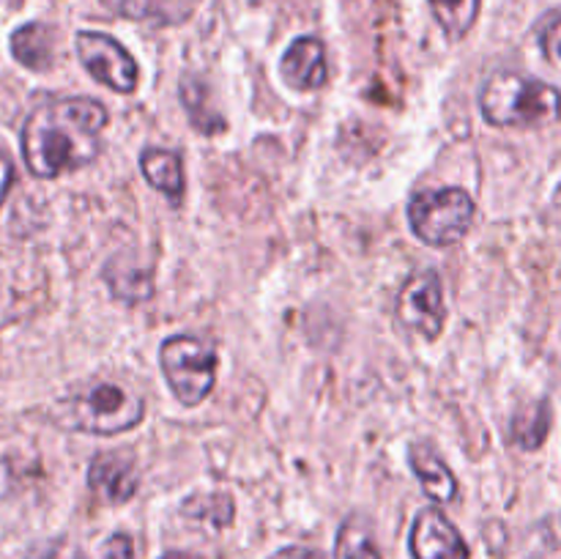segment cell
<instances>
[{
  "instance_id": "6da1fadb",
  "label": "cell",
  "mask_w": 561,
  "mask_h": 559,
  "mask_svg": "<svg viewBox=\"0 0 561 559\" xmlns=\"http://www.w3.org/2000/svg\"><path fill=\"white\" fill-rule=\"evenodd\" d=\"M107 110L88 96L53 99L33 110L22 126V157L38 179H55L91 164L102 151Z\"/></svg>"
},
{
  "instance_id": "7a4b0ae2",
  "label": "cell",
  "mask_w": 561,
  "mask_h": 559,
  "mask_svg": "<svg viewBox=\"0 0 561 559\" xmlns=\"http://www.w3.org/2000/svg\"><path fill=\"white\" fill-rule=\"evenodd\" d=\"M482 118L507 129L551 126L561 118V93L537 77L520 71H496L480 91Z\"/></svg>"
},
{
  "instance_id": "3957f363",
  "label": "cell",
  "mask_w": 561,
  "mask_h": 559,
  "mask_svg": "<svg viewBox=\"0 0 561 559\" xmlns=\"http://www.w3.org/2000/svg\"><path fill=\"white\" fill-rule=\"evenodd\" d=\"M146 403L137 392L121 384L102 381L82 389L60 406V422L71 431L93 433V436H115L140 425Z\"/></svg>"
},
{
  "instance_id": "277c9868",
  "label": "cell",
  "mask_w": 561,
  "mask_h": 559,
  "mask_svg": "<svg viewBox=\"0 0 561 559\" xmlns=\"http://www.w3.org/2000/svg\"><path fill=\"white\" fill-rule=\"evenodd\" d=\"M409 223L416 239L431 247H449L474 223V201L458 186L427 190L409 203Z\"/></svg>"
},
{
  "instance_id": "5b68a950",
  "label": "cell",
  "mask_w": 561,
  "mask_h": 559,
  "mask_svg": "<svg viewBox=\"0 0 561 559\" xmlns=\"http://www.w3.org/2000/svg\"><path fill=\"white\" fill-rule=\"evenodd\" d=\"M162 373L179 403L197 406L211 395L217 381V351L192 334H175L159 351Z\"/></svg>"
},
{
  "instance_id": "8992f818",
  "label": "cell",
  "mask_w": 561,
  "mask_h": 559,
  "mask_svg": "<svg viewBox=\"0 0 561 559\" xmlns=\"http://www.w3.org/2000/svg\"><path fill=\"white\" fill-rule=\"evenodd\" d=\"M77 58L85 66L88 75L96 82L107 85L115 93H131L137 88V71L135 58L126 53L121 42H115L107 33L96 31H80L75 36Z\"/></svg>"
},
{
  "instance_id": "52a82bcc",
  "label": "cell",
  "mask_w": 561,
  "mask_h": 559,
  "mask_svg": "<svg viewBox=\"0 0 561 559\" xmlns=\"http://www.w3.org/2000/svg\"><path fill=\"white\" fill-rule=\"evenodd\" d=\"M398 318L425 340H436L442 334L447 305L442 277L436 272H420L403 285L398 296Z\"/></svg>"
},
{
  "instance_id": "ba28073f",
  "label": "cell",
  "mask_w": 561,
  "mask_h": 559,
  "mask_svg": "<svg viewBox=\"0 0 561 559\" xmlns=\"http://www.w3.org/2000/svg\"><path fill=\"white\" fill-rule=\"evenodd\" d=\"M409 551L414 559H469V546L453 521L436 507L416 513L409 535Z\"/></svg>"
},
{
  "instance_id": "9c48e42d",
  "label": "cell",
  "mask_w": 561,
  "mask_h": 559,
  "mask_svg": "<svg viewBox=\"0 0 561 559\" xmlns=\"http://www.w3.org/2000/svg\"><path fill=\"white\" fill-rule=\"evenodd\" d=\"M88 486L107 504L129 502L140 486L135 460L126 453H99L88 466Z\"/></svg>"
},
{
  "instance_id": "30bf717a",
  "label": "cell",
  "mask_w": 561,
  "mask_h": 559,
  "mask_svg": "<svg viewBox=\"0 0 561 559\" xmlns=\"http://www.w3.org/2000/svg\"><path fill=\"white\" fill-rule=\"evenodd\" d=\"M283 80L288 82L296 91H318L327 85L329 80V66H327V47L321 38L316 36H301L285 49L283 64Z\"/></svg>"
},
{
  "instance_id": "8fae6325",
  "label": "cell",
  "mask_w": 561,
  "mask_h": 559,
  "mask_svg": "<svg viewBox=\"0 0 561 559\" xmlns=\"http://www.w3.org/2000/svg\"><path fill=\"white\" fill-rule=\"evenodd\" d=\"M140 170L148 184L162 192L170 203L184 201L186 175L181 153L168 151V148H146L140 153Z\"/></svg>"
},
{
  "instance_id": "7c38bea8",
  "label": "cell",
  "mask_w": 561,
  "mask_h": 559,
  "mask_svg": "<svg viewBox=\"0 0 561 559\" xmlns=\"http://www.w3.org/2000/svg\"><path fill=\"white\" fill-rule=\"evenodd\" d=\"M409 460L414 475L420 477L422 491H425L433 502H455V497H458V480H455V475L449 471V466L444 464L442 458H436L425 444H416V447H411Z\"/></svg>"
},
{
  "instance_id": "4fadbf2b",
  "label": "cell",
  "mask_w": 561,
  "mask_h": 559,
  "mask_svg": "<svg viewBox=\"0 0 561 559\" xmlns=\"http://www.w3.org/2000/svg\"><path fill=\"white\" fill-rule=\"evenodd\" d=\"M11 55L33 71H44L55 58V33L44 22H27L11 36Z\"/></svg>"
},
{
  "instance_id": "5bb4252c",
  "label": "cell",
  "mask_w": 561,
  "mask_h": 559,
  "mask_svg": "<svg viewBox=\"0 0 561 559\" xmlns=\"http://www.w3.org/2000/svg\"><path fill=\"white\" fill-rule=\"evenodd\" d=\"M104 280H107L113 296L129 301V305H137V301L148 299V296L153 294L151 272L126 261V255H115L113 261L104 266Z\"/></svg>"
},
{
  "instance_id": "9a60e30c",
  "label": "cell",
  "mask_w": 561,
  "mask_h": 559,
  "mask_svg": "<svg viewBox=\"0 0 561 559\" xmlns=\"http://www.w3.org/2000/svg\"><path fill=\"white\" fill-rule=\"evenodd\" d=\"M181 102H184L186 115H190L192 126L197 132H203V135H217V132L225 129L222 115L208 107V88L203 80L186 75L181 80Z\"/></svg>"
},
{
  "instance_id": "2e32d148",
  "label": "cell",
  "mask_w": 561,
  "mask_h": 559,
  "mask_svg": "<svg viewBox=\"0 0 561 559\" xmlns=\"http://www.w3.org/2000/svg\"><path fill=\"white\" fill-rule=\"evenodd\" d=\"M548 431H551V406H548L546 400H540V403L526 406V409H520L518 414L513 417L510 438H513L515 447L520 449H540Z\"/></svg>"
},
{
  "instance_id": "e0dca14e",
  "label": "cell",
  "mask_w": 561,
  "mask_h": 559,
  "mask_svg": "<svg viewBox=\"0 0 561 559\" xmlns=\"http://www.w3.org/2000/svg\"><path fill=\"white\" fill-rule=\"evenodd\" d=\"M334 559H381L370 524L359 515L343 521L334 540Z\"/></svg>"
},
{
  "instance_id": "ac0fdd59",
  "label": "cell",
  "mask_w": 561,
  "mask_h": 559,
  "mask_svg": "<svg viewBox=\"0 0 561 559\" xmlns=\"http://www.w3.org/2000/svg\"><path fill=\"white\" fill-rule=\"evenodd\" d=\"M433 16L453 42L463 38L480 16V0H427Z\"/></svg>"
},
{
  "instance_id": "d6986e66",
  "label": "cell",
  "mask_w": 561,
  "mask_h": 559,
  "mask_svg": "<svg viewBox=\"0 0 561 559\" xmlns=\"http://www.w3.org/2000/svg\"><path fill=\"white\" fill-rule=\"evenodd\" d=\"M181 513L195 521H206L211 526H228L233 521V502L225 493H211V497H190L181 507Z\"/></svg>"
},
{
  "instance_id": "ffe728a7",
  "label": "cell",
  "mask_w": 561,
  "mask_h": 559,
  "mask_svg": "<svg viewBox=\"0 0 561 559\" xmlns=\"http://www.w3.org/2000/svg\"><path fill=\"white\" fill-rule=\"evenodd\" d=\"M529 559H561V518H546L537 526Z\"/></svg>"
},
{
  "instance_id": "44dd1931",
  "label": "cell",
  "mask_w": 561,
  "mask_h": 559,
  "mask_svg": "<svg viewBox=\"0 0 561 559\" xmlns=\"http://www.w3.org/2000/svg\"><path fill=\"white\" fill-rule=\"evenodd\" d=\"M102 3L124 20H148L159 9V0H102Z\"/></svg>"
},
{
  "instance_id": "7402d4cb",
  "label": "cell",
  "mask_w": 561,
  "mask_h": 559,
  "mask_svg": "<svg viewBox=\"0 0 561 559\" xmlns=\"http://www.w3.org/2000/svg\"><path fill=\"white\" fill-rule=\"evenodd\" d=\"M540 47L553 64L561 66V16H553V20L546 22V27L540 31Z\"/></svg>"
},
{
  "instance_id": "603a6c76",
  "label": "cell",
  "mask_w": 561,
  "mask_h": 559,
  "mask_svg": "<svg viewBox=\"0 0 561 559\" xmlns=\"http://www.w3.org/2000/svg\"><path fill=\"white\" fill-rule=\"evenodd\" d=\"M104 559H135V546H131V537L124 532H115L113 537H107L104 543Z\"/></svg>"
},
{
  "instance_id": "cb8c5ba5",
  "label": "cell",
  "mask_w": 561,
  "mask_h": 559,
  "mask_svg": "<svg viewBox=\"0 0 561 559\" xmlns=\"http://www.w3.org/2000/svg\"><path fill=\"white\" fill-rule=\"evenodd\" d=\"M11 184H14V162H11L9 153L0 148V206H3L5 195H9Z\"/></svg>"
},
{
  "instance_id": "d4e9b609",
  "label": "cell",
  "mask_w": 561,
  "mask_h": 559,
  "mask_svg": "<svg viewBox=\"0 0 561 559\" xmlns=\"http://www.w3.org/2000/svg\"><path fill=\"white\" fill-rule=\"evenodd\" d=\"M268 559H323V554H318L316 548H305V546H288L279 548L277 554H272Z\"/></svg>"
},
{
  "instance_id": "484cf974",
  "label": "cell",
  "mask_w": 561,
  "mask_h": 559,
  "mask_svg": "<svg viewBox=\"0 0 561 559\" xmlns=\"http://www.w3.org/2000/svg\"><path fill=\"white\" fill-rule=\"evenodd\" d=\"M548 219L561 228V184L557 186V192H553V197H551V206H548Z\"/></svg>"
},
{
  "instance_id": "4316f807",
  "label": "cell",
  "mask_w": 561,
  "mask_h": 559,
  "mask_svg": "<svg viewBox=\"0 0 561 559\" xmlns=\"http://www.w3.org/2000/svg\"><path fill=\"white\" fill-rule=\"evenodd\" d=\"M31 559H82V557H77V554H71V551H60V548H55V551L33 554Z\"/></svg>"
},
{
  "instance_id": "83f0119b",
  "label": "cell",
  "mask_w": 561,
  "mask_h": 559,
  "mask_svg": "<svg viewBox=\"0 0 561 559\" xmlns=\"http://www.w3.org/2000/svg\"><path fill=\"white\" fill-rule=\"evenodd\" d=\"M162 559H197V557H192V554H181V551H175V554H164Z\"/></svg>"
}]
</instances>
